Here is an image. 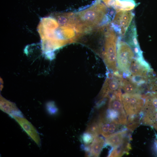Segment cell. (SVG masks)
I'll list each match as a JSON object with an SVG mask.
<instances>
[{"label": "cell", "mask_w": 157, "mask_h": 157, "mask_svg": "<svg viewBox=\"0 0 157 157\" xmlns=\"http://www.w3.org/2000/svg\"><path fill=\"white\" fill-rule=\"evenodd\" d=\"M19 125L28 136L38 146L41 145V140L38 132L32 124L23 117L13 116L12 117Z\"/></svg>", "instance_id": "obj_11"}, {"label": "cell", "mask_w": 157, "mask_h": 157, "mask_svg": "<svg viewBox=\"0 0 157 157\" xmlns=\"http://www.w3.org/2000/svg\"><path fill=\"white\" fill-rule=\"evenodd\" d=\"M105 144V140L103 137L99 136L96 137L90 145V151L88 156H99Z\"/></svg>", "instance_id": "obj_15"}, {"label": "cell", "mask_w": 157, "mask_h": 157, "mask_svg": "<svg viewBox=\"0 0 157 157\" xmlns=\"http://www.w3.org/2000/svg\"><path fill=\"white\" fill-rule=\"evenodd\" d=\"M0 109L3 112L10 116L23 117L21 112L13 103L5 99L1 100Z\"/></svg>", "instance_id": "obj_16"}, {"label": "cell", "mask_w": 157, "mask_h": 157, "mask_svg": "<svg viewBox=\"0 0 157 157\" xmlns=\"http://www.w3.org/2000/svg\"><path fill=\"white\" fill-rule=\"evenodd\" d=\"M130 141H126L120 145L112 149L108 155L109 157H121L128 154L131 149Z\"/></svg>", "instance_id": "obj_17"}, {"label": "cell", "mask_w": 157, "mask_h": 157, "mask_svg": "<svg viewBox=\"0 0 157 157\" xmlns=\"http://www.w3.org/2000/svg\"><path fill=\"white\" fill-rule=\"evenodd\" d=\"M134 20L131 22L124 37V41L131 48L136 58H143L137 39V31Z\"/></svg>", "instance_id": "obj_9"}, {"label": "cell", "mask_w": 157, "mask_h": 157, "mask_svg": "<svg viewBox=\"0 0 157 157\" xmlns=\"http://www.w3.org/2000/svg\"><path fill=\"white\" fill-rule=\"evenodd\" d=\"M95 138L92 134L85 131L82 135L81 140L84 145L89 146L91 144Z\"/></svg>", "instance_id": "obj_19"}, {"label": "cell", "mask_w": 157, "mask_h": 157, "mask_svg": "<svg viewBox=\"0 0 157 157\" xmlns=\"http://www.w3.org/2000/svg\"><path fill=\"white\" fill-rule=\"evenodd\" d=\"M135 16L131 10L116 12L111 22V26L119 36L122 38L130 25Z\"/></svg>", "instance_id": "obj_8"}, {"label": "cell", "mask_w": 157, "mask_h": 157, "mask_svg": "<svg viewBox=\"0 0 157 157\" xmlns=\"http://www.w3.org/2000/svg\"><path fill=\"white\" fill-rule=\"evenodd\" d=\"M149 64L143 58H134L130 65L127 76L140 86L147 83V74L149 70Z\"/></svg>", "instance_id": "obj_5"}, {"label": "cell", "mask_w": 157, "mask_h": 157, "mask_svg": "<svg viewBox=\"0 0 157 157\" xmlns=\"http://www.w3.org/2000/svg\"><path fill=\"white\" fill-rule=\"evenodd\" d=\"M121 99L127 118L140 115L145 102L142 95L125 93L122 94Z\"/></svg>", "instance_id": "obj_6"}, {"label": "cell", "mask_w": 157, "mask_h": 157, "mask_svg": "<svg viewBox=\"0 0 157 157\" xmlns=\"http://www.w3.org/2000/svg\"><path fill=\"white\" fill-rule=\"evenodd\" d=\"M98 121L100 134L105 138L127 129L126 126L108 119L103 114L99 117Z\"/></svg>", "instance_id": "obj_10"}, {"label": "cell", "mask_w": 157, "mask_h": 157, "mask_svg": "<svg viewBox=\"0 0 157 157\" xmlns=\"http://www.w3.org/2000/svg\"><path fill=\"white\" fill-rule=\"evenodd\" d=\"M47 109L49 113L51 115H55L58 112V109L55 105L51 103L47 106Z\"/></svg>", "instance_id": "obj_20"}, {"label": "cell", "mask_w": 157, "mask_h": 157, "mask_svg": "<svg viewBox=\"0 0 157 157\" xmlns=\"http://www.w3.org/2000/svg\"><path fill=\"white\" fill-rule=\"evenodd\" d=\"M106 138L104 146H110L112 149L131 140L127 129L115 133Z\"/></svg>", "instance_id": "obj_12"}, {"label": "cell", "mask_w": 157, "mask_h": 157, "mask_svg": "<svg viewBox=\"0 0 157 157\" xmlns=\"http://www.w3.org/2000/svg\"><path fill=\"white\" fill-rule=\"evenodd\" d=\"M122 88L125 93L128 94H140L144 92L142 87L138 85L127 76H122Z\"/></svg>", "instance_id": "obj_14"}, {"label": "cell", "mask_w": 157, "mask_h": 157, "mask_svg": "<svg viewBox=\"0 0 157 157\" xmlns=\"http://www.w3.org/2000/svg\"><path fill=\"white\" fill-rule=\"evenodd\" d=\"M122 76L119 72H109L99 95L102 99L109 98L113 94L121 92Z\"/></svg>", "instance_id": "obj_7"}, {"label": "cell", "mask_w": 157, "mask_h": 157, "mask_svg": "<svg viewBox=\"0 0 157 157\" xmlns=\"http://www.w3.org/2000/svg\"><path fill=\"white\" fill-rule=\"evenodd\" d=\"M85 131L89 132L95 138L100 134L98 120H94L88 124Z\"/></svg>", "instance_id": "obj_18"}, {"label": "cell", "mask_w": 157, "mask_h": 157, "mask_svg": "<svg viewBox=\"0 0 157 157\" xmlns=\"http://www.w3.org/2000/svg\"><path fill=\"white\" fill-rule=\"evenodd\" d=\"M116 53L117 69L123 76L129 75V69L134 53L131 47L118 37Z\"/></svg>", "instance_id": "obj_4"}, {"label": "cell", "mask_w": 157, "mask_h": 157, "mask_svg": "<svg viewBox=\"0 0 157 157\" xmlns=\"http://www.w3.org/2000/svg\"><path fill=\"white\" fill-rule=\"evenodd\" d=\"M108 24L99 26L88 32L77 33L74 43H78L87 46L97 55L102 57L105 31Z\"/></svg>", "instance_id": "obj_2"}, {"label": "cell", "mask_w": 157, "mask_h": 157, "mask_svg": "<svg viewBox=\"0 0 157 157\" xmlns=\"http://www.w3.org/2000/svg\"><path fill=\"white\" fill-rule=\"evenodd\" d=\"M118 39L113 28L108 24L105 31L104 51L102 57L109 70L113 72H118L117 67L116 47Z\"/></svg>", "instance_id": "obj_3"}, {"label": "cell", "mask_w": 157, "mask_h": 157, "mask_svg": "<svg viewBox=\"0 0 157 157\" xmlns=\"http://www.w3.org/2000/svg\"><path fill=\"white\" fill-rule=\"evenodd\" d=\"M101 0L102 1H103L104 2V3L106 5V6L107 5V3H108V2L109 1V0Z\"/></svg>", "instance_id": "obj_21"}, {"label": "cell", "mask_w": 157, "mask_h": 157, "mask_svg": "<svg viewBox=\"0 0 157 157\" xmlns=\"http://www.w3.org/2000/svg\"><path fill=\"white\" fill-rule=\"evenodd\" d=\"M106 6L99 1L88 8L74 13V28L77 33L90 32L109 24L110 16Z\"/></svg>", "instance_id": "obj_1"}, {"label": "cell", "mask_w": 157, "mask_h": 157, "mask_svg": "<svg viewBox=\"0 0 157 157\" xmlns=\"http://www.w3.org/2000/svg\"><path fill=\"white\" fill-rule=\"evenodd\" d=\"M137 6L134 0H109L107 5L108 7L113 8L116 12L131 10Z\"/></svg>", "instance_id": "obj_13"}]
</instances>
